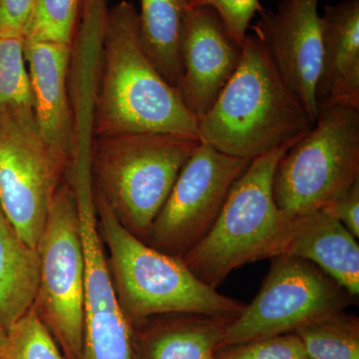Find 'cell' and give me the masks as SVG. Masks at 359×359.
Instances as JSON below:
<instances>
[{"label": "cell", "mask_w": 359, "mask_h": 359, "mask_svg": "<svg viewBox=\"0 0 359 359\" xmlns=\"http://www.w3.org/2000/svg\"><path fill=\"white\" fill-rule=\"evenodd\" d=\"M198 124L144 48L134 4L122 0L109 7L94 101V138L168 133L199 139Z\"/></svg>", "instance_id": "obj_1"}, {"label": "cell", "mask_w": 359, "mask_h": 359, "mask_svg": "<svg viewBox=\"0 0 359 359\" xmlns=\"http://www.w3.org/2000/svg\"><path fill=\"white\" fill-rule=\"evenodd\" d=\"M313 124L254 32L245 35L237 70L199 120L198 136L219 152L252 160L297 140Z\"/></svg>", "instance_id": "obj_2"}, {"label": "cell", "mask_w": 359, "mask_h": 359, "mask_svg": "<svg viewBox=\"0 0 359 359\" xmlns=\"http://www.w3.org/2000/svg\"><path fill=\"white\" fill-rule=\"evenodd\" d=\"M94 198L101 236L109 250L113 287L128 321L175 313L233 318L242 313L245 304L202 282L182 257L146 245L120 223L95 191Z\"/></svg>", "instance_id": "obj_3"}, {"label": "cell", "mask_w": 359, "mask_h": 359, "mask_svg": "<svg viewBox=\"0 0 359 359\" xmlns=\"http://www.w3.org/2000/svg\"><path fill=\"white\" fill-rule=\"evenodd\" d=\"M199 139L128 133L92 141V182L120 223L145 242Z\"/></svg>", "instance_id": "obj_4"}, {"label": "cell", "mask_w": 359, "mask_h": 359, "mask_svg": "<svg viewBox=\"0 0 359 359\" xmlns=\"http://www.w3.org/2000/svg\"><path fill=\"white\" fill-rule=\"evenodd\" d=\"M295 141L250 161L231 186L211 230L182 257L194 275L210 287L217 290L233 269L266 259L289 218L273 199V174Z\"/></svg>", "instance_id": "obj_5"}, {"label": "cell", "mask_w": 359, "mask_h": 359, "mask_svg": "<svg viewBox=\"0 0 359 359\" xmlns=\"http://www.w3.org/2000/svg\"><path fill=\"white\" fill-rule=\"evenodd\" d=\"M359 179V109L321 104L313 128L278 161L273 199L285 216L316 211Z\"/></svg>", "instance_id": "obj_6"}, {"label": "cell", "mask_w": 359, "mask_h": 359, "mask_svg": "<svg viewBox=\"0 0 359 359\" xmlns=\"http://www.w3.org/2000/svg\"><path fill=\"white\" fill-rule=\"evenodd\" d=\"M70 162L42 136L32 107L0 113V205L21 238L39 247Z\"/></svg>", "instance_id": "obj_7"}, {"label": "cell", "mask_w": 359, "mask_h": 359, "mask_svg": "<svg viewBox=\"0 0 359 359\" xmlns=\"http://www.w3.org/2000/svg\"><path fill=\"white\" fill-rule=\"evenodd\" d=\"M353 295L311 262L271 257L259 294L229 323L219 351L294 332L309 323L346 311Z\"/></svg>", "instance_id": "obj_8"}, {"label": "cell", "mask_w": 359, "mask_h": 359, "mask_svg": "<svg viewBox=\"0 0 359 359\" xmlns=\"http://www.w3.org/2000/svg\"><path fill=\"white\" fill-rule=\"evenodd\" d=\"M36 309L67 359H82L85 320V264L76 200L62 182L53 200L39 247Z\"/></svg>", "instance_id": "obj_9"}, {"label": "cell", "mask_w": 359, "mask_h": 359, "mask_svg": "<svg viewBox=\"0 0 359 359\" xmlns=\"http://www.w3.org/2000/svg\"><path fill=\"white\" fill-rule=\"evenodd\" d=\"M250 161L200 141L156 217L149 245L170 256H185L211 230L231 186Z\"/></svg>", "instance_id": "obj_10"}, {"label": "cell", "mask_w": 359, "mask_h": 359, "mask_svg": "<svg viewBox=\"0 0 359 359\" xmlns=\"http://www.w3.org/2000/svg\"><path fill=\"white\" fill-rule=\"evenodd\" d=\"M320 0H283L276 11L261 13L252 30L261 37L283 81L316 122L321 39Z\"/></svg>", "instance_id": "obj_11"}, {"label": "cell", "mask_w": 359, "mask_h": 359, "mask_svg": "<svg viewBox=\"0 0 359 359\" xmlns=\"http://www.w3.org/2000/svg\"><path fill=\"white\" fill-rule=\"evenodd\" d=\"M238 44L211 7L189 8L182 32L180 97L198 121L211 109L237 70Z\"/></svg>", "instance_id": "obj_12"}, {"label": "cell", "mask_w": 359, "mask_h": 359, "mask_svg": "<svg viewBox=\"0 0 359 359\" xmlns=\"http://www.w3.org/2000/svg\"><path fill=\"white\" fill-rule=\"evenodd\" d=\"M290 256L311 262L353 294H359V245L344 224L325 210L289 217L266 259Z\"/></svg>", "instance_id": "obj_13"}, {"label": "cell", "mask_w": 359, "mask_h": 359, "mask_svg": "<svg viewBox=\"0 0 359 359\" xmlns=\"http://www.w3.org/2000/svg\"><path fill=\"white\" fill-rule=\"evenodd\" d=\"M72 45L25 39L33 113L42 136L70 164L75 152V125L69 90Z\"/></svg>", "instance_id": "obj_14"}, {"label": "cell", "mask_w": 359, "mask_h": 359, "mask_svg": "<svg viewBox=\"0 0 359 359\" xmlns=\"http://www.w3.org/2000/svg\"><path fill=\"white\" fill-rule=\"evenodd\" d=\"M316 101L359 109V0L325 6Z\"/></svg>", "instance_id": "obj_15"}, {"label": "cell", "mask_w": 359, "mask_h": 359, "mask_svg": "<svg viewBox=\"0 0 359 359\" xmlns=\"http://www.w3.org/2000/svg\"><path fill=\"white\" fill-rule=\"evenodd\" d=\"M151 325L133 344V359H215L233 318L176 313ZM237 318V316H236Z\"/></svg>", "instance_id": "obj_16"}, {"label": "cell", "mask_w": 359, "mask_h": 359, "mask_svg": "<svg viewBox=\"0 0 359 359\" xmlns=\"http://www.w3.org/2000/svg\"><path fill=\"white\" fill-rule=\"evenodd\" d=\"M39 276V250L21 238L0 205V325L6 332L34 304Z\"/></svg>", "instance_id": "obj_17"}, {"label": "cell", "mask_w": 359, "mask_h": 359, "mask_svg": "<svg viewBox=\"0 0 359 359\" xmlns=\"http://www.w3.org/2000/svg\"><path fill=\"white\" fill-rule=\"evenodd\" d=\"M190 0H140L139 26L144 48L168 83L178 89L182 77L184 20Z\"/></svg>", "instance_id": "obj_18"}, {"label": "cell", "mask_w": 359, "mask_h": 359, "mask_svg": "<svg viewBox=\"0 0 359 359\" xmlns=\"http://www.w3.org/2000/svg\"><path fill=\"white\" fill-rule=\"evenodd\" d=\"M308 359H359V320L339 311L295 330Z\"/></svg>", "instance_id": "obj_19"}, {"label": "cell", "mask_w": 359, "mask_h": 359, "mask_svg": "<svg viewBox=\"0 0 359 359\" xmlns=\"http://www.w3.org/2000/svg\"><path fill=\"white\" fill-rule=\"evenodd\" d=\"M81 4L82 0H35L25 39L72 45Z\"/></svg>", "instance_id": "obj_20"}, {"label": "cell", "mask_w": 359, "mask_h": 359, "mask_svg": "<svg viewBox=\"0 0 359 359\" xmlns=\"http://www.w3.org/2000/svg\"><path fill=\"white\" fill-rule=\"evenodd\" d=\"M32 106L25 39L0 37V113Z\"/></svg>", "instance_id": "obj_21"}, {"label": "cell", "mask_w": 359, "mask_h": 359, "mask_svg": "<svg viewBox=\"0 0 359 359\" xmlns=\"http://www.w3.org/2000/svg\"><path fill=\"white\" fill-rule=\"evenodd\" d=\"M0 359H65L34 306L7 332Z\"/></svg>", "instance_id": "obj_22"}, {"label": "cell", "mask_w": 359, "mask_h": 359, "mask_svg": "<svg viewBox=\"0 0 359 359\" xmlns=\"http://www.w3.org/2000/svg\"><path fill=\"white\" fill-rule=\"evenodd\" d=\"M215 359H308V355L299 335L290 332L226 347Z\"/></svg>", "instance_id": "obj_23"}, {"label": "cell", "mask_w": 359, "mask_h": 359, "mask_svg": "<svg viewBox=\"0 0 359 359\" xmlns=\"http://www.w3.org/2000/svg\"><path fill=\"white\" fill-rule=\"evenodd\" d=\"M207 6L214 9L231 37L243 44L250 23L257 13L264 11L259 0H190L189 8Z\"/></svg>", "instance_id": "obj_24"}, {"label": "cell", "mask_w": 359, "mask_h": 359, "mask_svg": "<svg viewBox=\"0 0 359 359\" xmlns=\"http://www.w3.org/2000/svg\"><path fill=\"white\" fill-rule=\"evenodd\" d=\"M35 0H0V37L25 39Z\"/></svg>", "instance_id": "obj_25"}, {"label": "cell", "mask_w": 359, "mask_h": 359, "mask_svg": "<svg viewBox=\"0 0 359 359\" xmlns=\"http://www.w3.org/2000/svg\"><path fill=\"white\" fill-rule=\"evenodd\" d=\"M323 210L339 219L340 223L359 238V179Z\"/></svg>", "instance_id": "obj_26"}, {"label": "cell", "mask_w": 359, "mask_h": 359, "mask_svg": "<svg viewBox=\"0 0 359 359\" xmlns=\"http://www.w3.org/2000/svg\"><path fill=\"white\" fill-rule=\"evenodd\" d=\"M6 340H7V332L2 325H0V353L4 351L6 346Z\"/></svg>", "instance_id": "obj_27"}]
</instances>
